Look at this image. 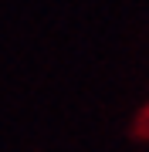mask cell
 I'll list each match as a JSON object with an SVG mask.
<instances>
[{
	"instance_id": "cell-1",
	"label": "cell",
	"mask_w": 149,
	"mask_h": 152,
	"mask_svg": "<svg viewBox=\"0 0 149 152\" xmlns=\"http://www.w3.org/2000/svg\"><path fill=\"white\" fill-rule=\"evenodd\" d=\"M129 139L139 142V145H149V98L136 108L132 122H129Z\"/></svg>"
}]
</instances>
